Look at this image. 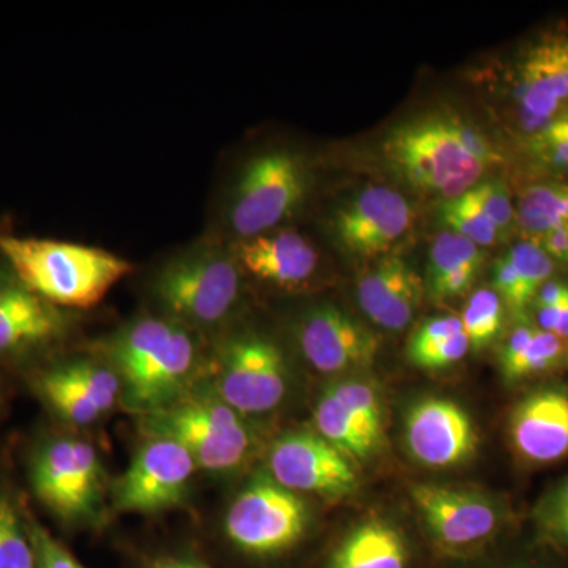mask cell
I'll list each match as a JSON object with an SVG mask.
<instances>
[{
  "label": "cell",
  "mask_w": 568,
  "mask_h": 568,
  "mask_svg": "<svg viewBox=\"0 0 568 568\" xmlns=\"http://www.w3.org/2000/svg\"><path fill=\"white\" fill-rule=\"evenodd\" d=\"M406 447L426 467H454L473 457L477 447L474 424L457 403L422 399L410 407L405 424Z\"/></svg>",
  "instance_id": "16"
},
{
  "label": "cell",
  "mask_w": 568,
  "mask_h": 568,
  "mask_svg": "<svg viewBox=\"0 0 568 568\" xmlns=\"http://www.w3.org/2000/svg\"><path fill=\"white\" fill-rule=\"evenodd\" d=\"M36 390L54 413L70 424L89 425L102 416V410L93 405L65 365L41 373L36 381Z\"/></svg>",
  "instance_id": "27"
},
{
  "label": "cell",
  "mask_w": 568,
  "mask_h": 568,
  "mask_svg": "<svg viewBox=\"0 0 568 568\" xmlns=\"http://www.w3.org/2000/svg\"><path fill=\"white\" fill-rule=\"evenodd\" d=\"M511 446L532 465H551L568 455V392L540 388L530 392L511 410Z\"/></svg>",
  "instance_id": "17"
},
{
  "label": "cell",
  "mask_w": 568,
  "mask_h": 568,
  "mask_svg": "<svg viewBox=\"0 0 568 568\" xmlns=\"http://www.w3.org/2000/svg\"><path fill=\"white\" fill-rule=\"evenodd\" d=\"M65 366L102 414L115 405L122 386L114 372L91 362H71Z\"/></svg>",
  "instance_id": "34"
},
{
  "label": "cell",
  "mask_w": 568,
  "mask_h": 568,
  "mask_svg": "<svg viewBox=\"0 0 568 568\" xmlns=\"http://www.w3.org/2000/svg\"><path fill=\"white\" fill-rule=\"evenodd\" d=\"M276 484L294 493L346 496L358 487L351 458L312 432H295L276 440L268 455Z\"/></svg>",
  "instance_id": "12"
},
{
  "label": "cell",
  "mask_w": 568,
  "mask_h": 568,
  "mask_svg": "<svg viewBox=\"0 0 568 568\" xmlns=\"http://www.w3.org/2000/svg\"><path fill=\"white\" fill-rule=\"evenodd\" d=\"M405 537L390 523L368 519L335 549L331 568H406Z\"/></svg>",
  "instance_id": "23"
},
{
  "label": "cell",
  "mask_w": 568,
  "mask_h": 568,
  "mask_svg": "<svg viewBox=\"0 0 568 568\" xmlns=\"http://www.w3.org/2000/svg\"><path fill=\"white\" fill-rule=\"evenodd\" d=\"M29 529L36 548L37 568H85L32 515L29 517Z\"/></svg>",
  "instance_id": "37"
},
{
  "label": "cell",
  "mask_w": 568,
  "mask_h": 568,
  "mask_svg": "<svg viewBox=\"0 0 568 568\" xmlns=\"http://www.w3.org/2000/svg\"><path fill=\"white\" fill-rule=\"evenodd\" d=\"M102 477L95 448L77 437L41 440L29 459L33 495L63 521H80L95 511L102 497Z\"/></svg>",
  "instance_id": "8"
},
{
  "label": "cell",
  "mask_w": 568,
  "mask_h": 568,
  "mask_svg": "<svg viewBox=\"0 0 568 568\" xmlns=\"http://www.w3.org/2000/svg\"><path fill=\"white\" fill-rule=\"evenodd\" d=\"M568 295V283L560 280H548L544 286L538 290L532 304L536 308H545V306L558 305Z\"/></svg>",
  "instance_id": "40"
},
{
  "label": "cell",
  "mask_w": 568,
  "mask_h": 568,
  "mask_svg": "<svg viewBox=\"0 0 568 568\" xmlns=\"http://www.w3.org/2000/svg\"><path fill=\"white\" fill-rule=\"evenodd\" d=\"M381 152L399 181L443 201L469 192L504 160L487 133L450 111H426L396 123Z\"/></svg>",
  "instance_id": "1"
},
{
  "label": "cell",
  "mask_w": 568,
  "mask_h": 568,
  "mask_svg": "<svg viewBox=\"0 0 568 568\" xmlns=\"http://www.w3.org/2000/svg\"><path fill=\"white\" fill-rule=\"evenodd\" d=\"M325 390L353 414L366 435L381 446L384 437V410L379 395L372 384L358 379H339L328 384Z\"/></svg>",
  "instance_id": "29"
},
{
  "label": "cell",
  "mask_w": 568,
  "mask_h": 568,
  "mask_svg": "<svg viewBox=\"0 0 568 568\" xmlns=\"http://www.w3.org/2000/svg\"><path fill=\"white\" fill-rule=\"evenodd\" d=\"M216 398L235 413L265 414L283 402L287 373L278 347L263 336L245 335L224 346Z\"/></svg>",
  "instance_id": "11"
},
{
  "label": "cell",
  "mask_w": 568,
  "mask_h": 568,
  "mask_svg": "<svg viewBox=\"0 0 568 568\" xmlns=\"http://www.w3.org/2000/svg\"><path fill=\"white\" fill-rule=\"evenodd\" d=\"M196 463L182 446L152 437L133 458L115 487L122 511L152 514L181 503L192 481Z\"/></svg>",
  "instance_id": "13"
},
{
  "label": "cell",
  "mask_w": 568,
  "mask_h": 568,
  "mask_svg": "<svg viewBox=\"0 0 568 568\" xmlns=\"http://www.w3.org/2000/svg\"><path fill=\"white\" fill-rule=\"evenodd\" d=\"M317 435L349 458L365 459L379 447L372 439L353 414L331 392L324 390L315 410Z\"/></svg>",
  "instance_id": "25"
},
{
  "label": "cell",
  "mask_w": 568,
  "mask_h": 568,
  "mask_svg": "<svg viewBox=\"0 0 568 568\" xmlns=\"http://www.w3.org/2000/svg\"><path fill=\"white\" fill-rule=\"evenodd\" d=\"M308 171L290 151H268L245 164L230 203V224L245 239L275 231L308 192Z\"/></svg>",
  "instance_id": "7"
},
{
  "label": "cell",
  "mask_w": 568,
  "mask_h": 568,
  "mask_svg": "<svg viewBox=\"0 0 568 568\" xmlns=\"http://www.w3.org/2000/svg\"><path fill=\"white\" fill-rule=\"evenodd\" d=\"M358 305L379 327L403 331L413 321L424 298V282L407 261L398 256L377 260L357 283Z\"/></svg>",
  "instance_id": "18"
},
{
  "label": "cell",
  "mask_w": 568,
  "mask_h": 568,
  "mask_svg": "<svg viewBox=\"0 0 568 568\" xmlns=\"http://www.w3.org/2000/svg\"><path fill=\"white\" fill-rule=\"evenodd\" d=\"M504 306L496 291L489 287H481L470 295L462 315L470 347L484 349L499 335L504 323Z\"/></svg>",
  "instance_id": "31"
},
{
  "label": "cell",
  "mask_w": 568,
  "mask_h": 568,
  "mask_svg": "<svg viewBox=\"0 0 568 568\" xmlns=\"http://www.w3.org/2000/svg\"><path fill=\"white\" fill-rule=\"evenodd\" d=\"M507 100L521 140L568 111V28L551 29L521 48L508 70Z\"/></svg>",
  "instance_id": "6"
},
{
  "label": "cell",
  "mask_w": 568,
  "mask_h": 568,
  "mask_svg": "<svg viewBox=\"0 0 568 568\" xmlns=\"http://www.w3.org/2000/svg\"><path fill=\"white\" fill-rule=\"evenodd\" d=\"M484 261L480 246L454 231H443L436 235L429 248V293L437 301L465 294L476 282Z\"/></svg>",
  "instance_id": "22"
},
{
  "label": "cell",
  "mask_w": 568,
  "mask_h": 568,
  "mask_svg": "<svg viewBox=\"0 0 568 568\" xmlns=\"http://www.w3.org/2000/svg\"><path fill=\"white\" fill-rule=\"evenodd\" d=\"M537 327L568 339V295L558 305L536 308Z\"/></svg>",
  "instance_id": "39"
},
{
  "label": "cell",
  "mask_w": 568,
  "mask_h": 568,
  "mask_svg": "<svg viewBox=\"0 0 568 568\" xmlns=\"http://www.w3.org/2000/svg\"><path fill=\"white\" fill-rule=\"evenodd\" d=\"M29 517L20 497L0 485V568H37Z\"/></svg>",
  "instance_id": "26"
},
{
  "label": "cell",
  "mask_w": 568,
  "mask_h": 568,
  "mask_svg": "<svg viewBox=\"0 0 568 568\" xmlns=\"http://www.w3.org/2000/svg\"><path fill=\"white\" fill-rule=\"evenodd\" d=\"M523 144L529 162L547 175L545 181H568V111L523 140Z\"/></svg>",
  "instance_id": "28"
},
{
  "label": "cell",
  "mask_w": 568,
  "mask_h": 568,
  "mask_svg": "<svg viewBox=\"0 0 568 568\" xmlns=\"http://www.w3.org/2000/svg\"><path fill=\"white\" fill-rule=\"evenodd\" d=\"M123 399L138 413L171 405L192 375L196 347L183 325L145 317L129 325L112 345Z\"/></svg>",
  "instance_id": "3"
},
{
  "label": "cell",
  "mask_w": 568,
  "mask_h": 568,
  "mask_svg": "<svg viewBox=\"0 0 568 568\" xmlns=\"http://www.w3.org/2000/svg\"><path fill=\"white\" fill-rule=\"evenodd\" d=\"M467 194L478 205V209L495 223L503 237H506L518 226L517 205L511 201L506 183L484 181L477 183Z\"/></svg>",
  "instance_id": "33"
},
{
  "label": "cell",
  "mask_w": 568,
  "mask_h": 568,
  "mask_svg": "<svg viewBox=\"0 0 568 568\" xmlns=\"http://www.w3.org/2000/svg\"><path fill=\"white\" fill-rule=\"evenodd\" d=\"M332 233L339 248L358 260L390 256L414 226V207L390 186H365L347 197L332 216Z\"/></svg>",
  "instance_id": "10"
},
{
  "label": "cell",
  "mask_w": 568,
  "mask_h": 568,
  "mask_svg": "<svg viewBox=\"0 0 568 568\" xmlns=\"http://www.w3.org/2000/svg\"><path fill=\"white\" fill-rule=\"evenodd\" d=\"M297 342L306 362L327 375L366 368L379 351L377 336L334 305L306 313L297 325Z\"/></svg>",
  "instance_id": "15"
},
{
  "label": "cell",
  "mask_w": 568,
  "mask_h": 568,
  "mask_svg": "<svg viewBox=\"0 0 568 568\" xmlns=\"http://www.w3.org/2000/svg\"><path fill=\"white\" fill-rule=\"evenodd\" d=\"M144 425L149 435L174 440L192 455L196 466L213 473L244 465L253 447L244 417L212 396L175 399L148 414Z\"/></svg>",
  "instance_id": "4"
},
{
  "label": "cell",
  "mask_w": 568,
  "mask_h": 568,
  "mask_svg": "<svg viewBox=\"0 0 568 568\" xmlns=\"http://www.w3.org/2000/svg\"><path fill=\"white\" fill-rule=\"evenodd\" d=\"M414 506L437 544L450 549L476 547L500 525V510L487 496L466 489L416 485Z\"/></svg>",
  "instance_id": "14"
},
{
  "label": "cell",
  "mask_w": 568,
  "mask_h": 568,
  "mask_svg": "<svg viewBox=\"0 0 568 568\" xmlns=\"http://www.w3.org/2000/svg\"><path fill=\"white\" fill-rule=\"evenodd\" d=\"M517 224L523 239L568 267V182L530 183L519 194Z\"/></svg>",
  "instance_id": "21"
},
{
  "label": "cell",
  "mask_w": 568,
  "mask_h": 568,
  "mask_svg": "<svg viewBox=\"0 0 568 568\" xmlns=\"http://www.w3.org/2000/svg\"><path fill=\"white\" fill-rule=\"evenodd\" d=\"M567 354V339L540 331L537 325L521 323L515 325L500 347L499 364L504 377L514 383L558 368Z\"/></svg>",
  "instance_id": "24"
},
{
  "label": "cell",
  "mask_w": 568,
  "mask_h": 568,
  "mask_svg": "<svg viewBox=\"0 0 568 568\" xmlns=\"http://www.w3.org/2000/svg\"><path fill=\"white\" fill-rule=\"evenodd\" d=\"M308 525V508L297 493L261 476L246 485L226 515V534L235 547L256 556L294 547Z\"/></svg>",
  "instance_id": "9"
},
{
  "label": "cell",
  "mask_w": 568,
  "mask_h": 568,
  "mask_svg": "<svg viewBox=\"0 0 568 568\" xmlns=\"http://www.w3.org/2000/svg\"><path fill=\"white\" fill-rule=\"evenodd\" d=\"M506 254L510 263L514 264L530 301L534 302L538 290L548 280H551L552 272H555V261L540 246L526 241V239L517 242Z\"/></svg>",
  "instance_id": "32"
},
{
  "label": "cell",
  "mask_w": 568,
  "mask_h": 568,
  "mask_svg": "<svg viewBox=\"0 0 568 568\" xmlns=\"http://www.w3.org/2000/svg\"><path fill=\"white\" fill-rule=\"evenodd\" d=\"M152 568H204L200 564L186 559H163L156 562Z\"/></svg>",
  "instance_id": "41"
},
{
  "label": "cell",
  "mask_w": 568,
  "mask_h": 568,
  "mask_svg": "<svg viewBox=\"0 0 568 568\" xmlns=\"http://www.w3.org/2000/svg\"><path fill=\"white\" fill-rule=\"evenodd\" d=\"M155 297L174 323L212 327L226 320L241 298V267L216 250H194L164 265Z\"/></svg>",
  "instance_id": "5"
},
{
  "label": "cell",
  "mask_w": 568,
  "mask_h": 568,
  "mask_svg": "<svg viewBox=\"0 0 568 568\" xmlns=\"http://www.w3.org/2000/svg\"><path fill=\"white\" fill-rule=\"evenodd\" d=\"M65 320L20 280H0V355H21L61 338Z\"/></svg>",
  "instance_id": "20"
},
{
  "label": "cell",
  "mask_w": 568,
  "mask_h": 568,
  "mask_svg": "<svg viewBox=\"0 0 568 568\" xmlns=\"http://www.w3.org/2000/svg\"><path fill=\"white\" fill-rule=\"evenodd\" d=\"M463 332H465V328H463L462 317L459 316L432 317V320L425 321L410 338L407 355H409L410 362L416 365V362L420 361L429 351L443 345L452 336L463 334Z\"/></svg>",
  "instance_id": "36"
},
{
  "label": "cell",
  "mask_w": 568,
  "mask_h": 568,
  "mask_svg": "<svg viewBox=\"0 0 568 568\" xmlns=\"http://www.w3.org/2000/svg\"><path fill=\"white\" fill-rule=\"evenodd\" d=\"M536 519L545 537L568 547V477L540 500Z\"/></svg>",
  "instance_id": "35"
},
{
  "label": "cell",
  "mask_w": 568,
  "mask_h": 568,
  "mask_svg": "<svg viewBox=\"0 0 568 568\" xmlns=\"http://www.w3.org/2000/svg\"><path fill=\"white\" fill-rule=\"evenodd\" d=\"M0 252L28 290L54 306L91 308L132 272L122 257L47 239L0 237Z\"/></svg>",
  "instance_id": "2"
},
{
  "label": "cell",
  "mask_w": 568,
  "mask_h": 568,
  "mask_svg": "<svg viewBox=\"0 0 568 568\" xmlns=\"http://www.w3.org/2000/svg\"><path fill=\"white\" fill-rule=\"evenodd\" d=\"M437 212L447 230L463 235L480 248H487L504 239L495 223L478 209L467 192L454 200L443 201Z\"/></svg>",
  "instance_id": "30"
},
{
  "label": "cell",
  "mask_w": 568,
  "mask_h": 568,
  "mask_svg": "<svg viewBox=\"0 0 568 568\" xmlns=\"http://www.w3.org/2000/svg\"><path fill=\"white\" fill-rule=\"evenodd\" d=\"M0 403H2V387H0Z\"/></svg>",
  "instance_id": "42"
},
{
  "label": "cell",
  "mask_w": 568,
  "mask_h": 568,
  "mask_svg": "<svg viewBox=\"0 0 568 568\" xmlns=\"http://www.w3.org/2000/svg\"><path fill=\"white\" fill-rule=\"evenodd\" d=\"M469 338H467L465 332H463V334L452 336V338H448L443 345L429 351L420 361L416 362V365L422 366V368H446V366L457 364V362L462 361V358L469 353Z\"/></svg>",
  "instance_id": "38"
},
{
  "label": "cell",
  "mask_w": 568,
  "mask_h": 568,
  "mask_svg": "<svg viewBox=\"0 0 568 568\" xmlns=\"http://www.w3.org/2000/svg\"><path fill=\"white\" fill-rule=\"evenodd\" d=\"M235 261L261 282L293 290L315 278L321 256L305 235L275 230L242 241Z\"/></svg>",
  "instance_id": "19"
}]
</instances>
